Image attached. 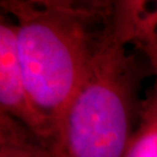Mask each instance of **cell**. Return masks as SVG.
<instances>
[{
	"label": "cell",
	"instance_id": "52a82bcc",
	"mask_svg": "<svg viewBox=\"0 0 157 157\" xmlns=\"http://www.w3.org/2000/svg\"><path fill=\"white\" fill-rule=\"evenodd\" d=\"M148 20L151 25V29L154 35V38L157 41V2L155 4H150L148 8Z\"/></svg>",
	"mask_w": 157,
	"mask_h": 157
},
{
	"label": "cell",
	"instance_id": "7a4b0ae2",
	"mask_svg": "<svg viewBox=\"0 0 157 157\" xmlns=\"http://www.w3.org/2000/svg\"><path fill=\"white\" fill-rule=\"evenodd\" d=\"M124 8L117 30L94 58L57 130L56 157H124L140 117L143 83L153 76L146 57L128 45Z\"/></svg>",
	"mask_w": 157,
	"mask_h": 157
},
{
	"label": "cell",
	"instance_id": "5b68a950",
	"mask_svg": "<svg viewBox=\"0 0 157 157\" xmlns=\"http://www.w3.org/2000/svg\"><path fill=\"white\" fill-rule=\"evenodd\" d=\"M124 157H157V80L144 93L139 121Z\"/></svg>",
	"mask_w": 157,
	"mask_h": 157
},
{
	"label": "cell",
	"instance_id": "8992f818",
	"mask_svg": "<svg viewBox=\"0 0 157 157\" xmlns=\"http://www.w3.org/2000/svg\"><path fill=\"white\" fill-rule=\"evenodd\" d=\"M150 2H146L136 24L132 45L145 56L152 75L157 80V41L153 35L151 25L148 20V8Z\"/></svg>",
	"mask_w": 157,
	"mask_h": 157
},
{
	"label": "cell",
	"instance_id": "3957f363",
	"mask_svg": "<svg viewBox=\"0 0 157 157\" xmlns=\"http://www.w3.org/2000/svg\"><path fill=\"white\" fill-rule=\"evenodd\" d=\"M0 113L27 127L47 148L54 152L57 133L51 121L34 104L18 61L15 23L0 13Z\"/></svg>",
	"mask_w": 157,
	"mask_h": 157
},
{
	"label": "cell",
	"instance_id": "277c9868",
	"mask_svg": "<svg viewBox=\"0 0 157 157\" xmlns=\"http://www.w3.org/2000/svg\"><path fill=\"white\" fill-rule=\"evenodd\" d=\"M0 157H56L27 127L0 113Z\"/></svg>",
	"mask_w": 157,
	"mask_h": 157
},
{
	"label": "cell",
	"instance_id": "6da1fadb",
	"mask_svg": "<svg viewBox=\"0 0 157 157\" xmlns=\"http://www.w3.org/2000/svg\"><path fill=\"white\" fill-rule=\"evenodd\" d=\"M0 7L15 23L18 61L31 98L57 133L94 58L117 30L119 1L1 0Z\"/></svg>",
	"mask_w": 157,
	"mask_h": 157
}]
</instances>
